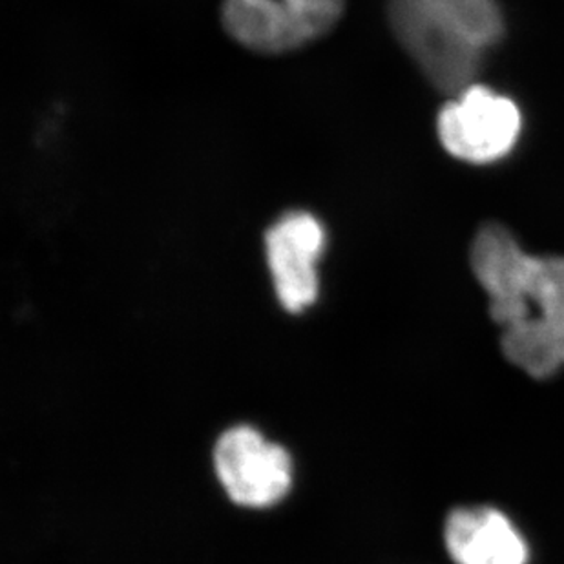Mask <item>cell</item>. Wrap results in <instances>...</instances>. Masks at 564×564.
Listing matches in <instances>:
<instances>
[{"label":"cell","mask_w":564,"mask_h":564,"mask_svg":"<svg viewBox=\"0 0 564 564\" xmlns=\"http://www.w3.org/2000/svg\"><path fill=\"white\" fill-rule=\"evenodd\" d=\"M471 267L505 329L502 351L535 378L564 366V258L530 256L510 230L486 225L471 246Z\"/></svg>","instance_id":"6da1fadb"},{"label":"cell","mask_w":564,"mask_h":564,"mask_svg":"<svg viewBox=\"0 0 564 564\" xmlns=\"http://www.w3.org/2000/svg\"><path fill=\"white\" fill-rule=\"evenodd\" d=\"M394 35L433 85L471 86L505 21L496 0H389Z\"/></svg>","instance_id":"7a4b0ae2"},{"label":"cell","mask_w":564,"mask_h":564,"mask_svg":"<svg viewBox=\"0 0 564 564\" xmlns=\"http://www.w3.org/2000/svg\"><path fill=\"white\" fill-rule=\"evenodd\" d=\"M347 0H224L225 33L258 55H288L327 37Z\"/></svg>","instance_id":"3957f363"},{"label":"cell","mask_w":564,"mask_h":564,"mask_svg":"<svg viewBox=\"0 0 564 564\" xmlns=\"http://www.w3.org/2000/svg\"><path fill=\"white\" fill-rule=\"evenodd\" d=\"M438 139L457 160L475 165L510 154L522 130L521 110L510 97L471 85L458 91L438 113Z\"/></svg>","instance_id":"277c9868"},{"label":"cell","mask_w":564,"mask_h":564,"mask_svg":"<svg viewBox=\"0 0 564 564\" xmlns=\"http://www.w3.org/2000/svg\"><path fill=\"white\" fill-rule=\"evenodd\" d=\"M265 258L283 310L302 313L318 300V263L327 247L324 221L310 210H289L265 230Z\"/></svg>","instance_id":"5b68a950"},{"label":"cell","mask_w":564,"mask_h":564,"mask_svg":"<svg viewBox=\"0 0 564 564\" xmlns=\"http://www.w3.org/2000/svg\"><path fill=\"white\" fill-rule=\"evenodd\" d=\"M214 463L230 499L241 506L274 505L288 494L293 480L288 452L269 444L252 427L224 433L214 452Z\"/></svg>","instance_id":"8992f818"},{"label":"cell","mask_w":564,"mask_h":564,"mask_svg":"<svg viewBox=\"0 0 564 564\" xmlns=\"http://www.w3.org/2000/svg\"><path fill=\"white\" fill-rule=\"evenodd\" d=\"M447 552L457 564H527L528 544L496 508H460L447 517Z\"/></svg>","instance_id":"52a82bcc"}]
</instances>
